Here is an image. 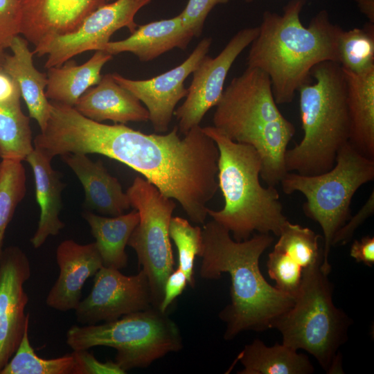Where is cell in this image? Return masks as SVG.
I'll return each instance as SVG.
<instances>
[{
    "mask_svg": "<svg viewBox=\"0 0 374 374\" xmlns=\"http://www.w3.org/2000/svg\"><path fill=\"white\" fill-rule=\"evenodd\" d=\"M178 130L175 126L165 134H145L77 112L64 126L62 146L66 153L99 154L124 163L177 200L192 222L204 224L206 205L218 189V148L199 125L182 139Z\"/></svg>",
    "mask_w": 374,
    "mask_h": 374,
    "instance_id": "6da1fadb",
    "label": "cell"
},
{
    "mask_svg": "<svg viewBox=\"0 0 374 374\" xmlns=\"http://www.w3.org/2000/svg\"><path fill=\"white\" fill-rule=\"evenodd\" d=\"M202 235L201 277L217 279L227 273L231 280V303L219 314L226 323L224 339L231 340L242 331L273 328L294 302V298L269 284L259 267L260 258L274 238L258 233L236 241L213 220L203 226Z\"/></svg>",
    "mask_w": 374,
    "mask_h": 374,
    "instance_id": "7a4b0ae2",
    "label": "cell"
},
{
    "mask_svg": "<svg viewBox=\"0 0 374 374\" xmlns=\"http://www.w3.org/2000/svg\"><path fill=\"white\" fill-rule=\"evenodd\" d=\"M305 3L291 0L282 15L265 11L251 44L247 65L268 75L277 105L292 103L299 89L310 82L315 65L326 61L339 63L343 29L330 21L325 10L304 26L300 14Z\"/></svg>",
    "mask_w": 374,
    "mask_h": 374,
    "instance_id": "3957f363",
    "label": "cell"
},
{
    "mask_svg": "<svg viewBox=\"0 0 374 374\" xmlns=\"http://www.w3.org/2000/svg\"><path fill=\"white\" fill-rule=\"evenodd\" d=\"M215 107L213 126L231 140L254 148L262 179L270 186L279 184L287 172L285 152L296 130L278 109L268 75L248 66L224 89Z\"/></svg>",
    "mask_w": 374,
    "mask_h": 374,
    "instance_id": "277c9868",
    "label": "cell"
},
{
    "mask_svg": "<svg viewBox=\"0 0 374 374\" xmlns=\"http://www.w3.org/2000/svg\"><path fill=\"white\" fill-rule=\"evenodd\" d=\"M202 130L218 148L217 182L224 199L221 210L208 208V215L236 241L255 231L278 236L287 220L275 186L260 184L262 163L256 150L231 140L214 126Z\"/></svg>",
    "mask_w": 374,
    "mask_h": 374,
    "instance_id": "5b68a950",
    "label": "cell"
},
{
    "mask_svg": "<svg viewBox=\"0 0 374 374\" xmlns=\"http://www.w3.org/2000/svg\"><path fill=\"white\" fill-rule=\"evenodd\" d=\"M314 83H305L299 91L303 136L287 149V172L315 175L330 170L339 149L349 141L350 120L344 72L336 62L315 65L310 73Z\"/></svg>",
    "mask_w": 374,
    "mask_h": 374,
    "instance_id": "8992f818",
    "label": "cell"
},
{
    "mask_svg": "<svg viewBox=\"0 0 374 374\" xmlns=\"http://www.w3.org/2000/svg\"><path fill=\"white\" fill-rule=\"evenodd\" d=\"M322 260L303 269L299 290L292 307L281 315L273 328L282 344L312 355L328 373L341 357L339 349L348 339L353 320L332 300V283L321 268Z\"/></svg>",
    "mask_w": 374,
    "mask_h": 374,
    "instance_id": "52a82bcc",
    "label": "cell"
},
{
    "mask_svg": "<svg viewBox=\"0 0 374 374\" xmlns=\"http://www.w3.org/2000/svg\"><path fill=\"white\" fill-rule=\"evenodd\" d=\"M374 179V159L361 154L348 141L338 151L334 166L328 171L303 175L287 172L280 184L287 195L295 192L306 198L305 215L317 222L323 233L324 248L321 268L329 274V253L335 233L350 218L353 195L364 184Z\"/></svg>",
    "mask_w": 374,
    "mask_h": 374,
    "instance_id": "ba28073f",
    "label": "cell"
},
{
    "mask_svg": "<svg viewBox=\"0 0 374 374\" xmlns=\"http://www.w3.org/2000/svg\"><path fill=\"white\" fill-rule=\"evenodd\" d=\"M66 344L73 350L107 346L116 350L115 362L127 373L145 368L154 361L183 348L177 324L166 312L151 307L102 324L72 326Z\"/></svg>",
    "mask_w": 374,
    "mask_h": 374,
    "instance_id": "9c48e42d",
    "label": "cell"
},
{
    "mask_svg": "<svg viewBox=\"0 0 374 374\" xmlns=\"http://www.w3.org/2000/svg\"><path fill=\"white\" fill-rule=\"evenodd\" d=\"M139 221L127 242L136 253L139 265L150 285L152 305L159 308L163 286L174 270L169 225L175 202L145 178L137 176L126 192Z\"/></svg>",
    "mask_w": 374,
    "mask_h": 374,
    "instance_id": "30bf717a",
    "label": "cell"
},
{
    "mask_svg": "<svg viewBox=\"0 0 374 374\" xmlns=\"http://www.w3.org/2000/svg\"><path fill=\"white\" fill-rule=\"evenodd\" d=\"M151 0H116L100 6L82 21L73 32L55 37L35 47L33 53L48 55L44 67L59 66L73 57L88 51H100L121 28L133 33L137 12Z\"/></svg>",
    "mask_w": 374,
    "mask_h": 374,
    "instance_id": "8fae6325",
    "label": "cell"
},
{
    "mask_svg": "<svg viewBox=\"0 0 374 374\" xmlns=\"http://www.w3.org/2000/svg\"><path fill=\"white\" fill-rule=\"evenodd\" d=\"M151 307L154 306L150 285L142 269L136 275L125 276L119 269L103 266L94 276L90 293L80 301L75 314L79 323L94 325Z\"/></svg>",
    "mask_w": 374,
    "mask_h": 374,
    "instance_id": "7c38bea8",
    "label": "cell"
},
{
    "mask_svg": "<svg viewBox=\"0 0 374 374\" xmlns=\"http://www.w3.org/2000/svg\"><path fill=\"white\" fill-rule=\"evenodd\" d=\"M258 34V27L242 29L215 57L206 55L201 60L192 73L186 100L174 112L181 134L185 135L191 128L199 125L206 113L217 105L231 66Z\"/></svg>",
    "mask_w": 374,
    "mask_h": 374,
    "instance_id": "4fadbf2b",
    "label": "cell"
},
{
    "mask_svg": "<svg viewBox=\"0 0 374 374\" xmlns=\"http://www.w3.org/2000/svg\"><path fill=\"white\" fill-rule=\"evenodd\" d=\"M30 275V261L19 247L3 249L0 258V372L29 328L30 315L25 313L29 299L24 285Z\"/></svg>",
    "mask_w": 374,
    "mask_h": 374,
    "instance_id": "5bb4252c",
    "label": "cell"
},
{
    "mask_svg": "<svg viewBox=\"0 0 374 374\" xmlns=\"http://www.w3.org/2000/svg\"><path fill=\"white\" fill-rule=\"evenodd\" d=\"M212 39H202L191 54L177 66L148 80H131L112 73L115 81L145 105L155 132L168 130L177 103L186 96L184 82L208 52Z\"/></svg>",
    "mask_w": 374,
    "mask_h": 374,
    "instance_id": "9a60e30c",
    "label": "cell"
},
{
    "mask_svg": "<svg viewBox=\"0 0 374 374\" xmlns=\"http://www.w3.org/2000/svg\"><path fill=\"white\" fill-rule=\"evenodd\" d=\"M105 0H20L19 35L35 46L75 31Z\"/></svg>",
    "mask_w": 374,
    "mask_h": 374,
    "instance_id": "2e32d148",
    "label": "cell"
},
{
    "mask_svg": "<svg viewBox=\"0 0 374 374\" xmlns=\"http://www.w3.org/2000/svg\"><path fill=\"white\" fill-rule=\"evenodd\" d=\"M59 276L46 299L47 306L60 312L75 310L84 284L103 267L95 242L79 244L68 239L56 249Z\"/></svg>",
    "mask_w": 374,
    "mask_h": 374,
    "instance_id": "e0dca14e",
    "label": "cell"
},
{
    "mask_svg": "<svg viewBox=\"0 0 374 374\" xmlns=\"http://www.w3.org/2000/svg\"><path fill=\"white\" fill-rule=\"evenodd\" d=\"M61 157L82 185L87 208L114 217L130 208L128 196L121 183L109 173L101 161H93L84 154Z\"/></svg>",
    "mask_w": 374,
    "mask_h": 374,
    "instance_id": "ac0fdd59",
    "label": "cell"
},
{
    "mask_svg": "<svg viewBox=\"0 0 374 374\" xmlns=\"http://www.w3.org/2000/svg\"><path fill=\"white\" fill-rule=\"evenodd\" d=\"M73 107L84 116L100 123L109 120L125 124L150 119L148 109L134 95L118 84L112 73L102 76Z\"/></svg>",
    "mask_w": 374,
    "mask_h": 374,
    "instance_id": "d6986e66",
    "label": "cell"
},
{
    "mask_svg": "<svg viewBox=\"0 0 374 374\" xmlns=\"http://www.w3.org/2000/svg\"><path fill=\"white\" fill-rule=\"evenodd\" d=\"M193 34L177 16L138 26L127 38L109 42L100 51L112 55L129 52L141 61L148 62L175 48L186 49Z\"/></svg>",
    "mask_w": 374,
    "mask_h": 374,
    "instance_id": "ffe728a7",
    "label": "cell"
},
{
    "mask_svg": "<svg viewBox=\"0 0 374 374\" xmlns=\"http://www.w3.org/2000/svg\"><path fill=\"white\" fill-rule=\"evenodd\" d=\"M51 161L35 148L26 159L33 170L36 199L40 209L37 228L30 239L35 249L42 247L49 236L59 234L64 227L60 218L64 184L59 172L53 168Z\"/></svg>",
    "mask_w": 374,
    "mask_h": 374,
    "instance_id": "44dd1931",
    "label": "cell"
},
{
    "mask_svg": "<svg viewBox=\"0 0 374 374\" xmlns=\"http://www.w3.org/2000/svg\"><path fill=\"white\" fill-rule=\"evenodd\" d=\"M12 55L6 54L3 69L18 83L29 117L35 119L44 130L49 116L50 102L45 94L47 75L39 71L33 64V52L28 42L20 35L16 36L9 47Z\"/></svg>",
    "mask_w": 374,
    "mask_h": 374,
    "instance_id": "7402d4cb",
    "label": "cell"
},
{
    "mask_svg": "<svg viewBox=\"0 0 374 374\" xmlns=\"http://www.w3.org/2000/svg\"><path fill=\"white\" fill-rule=\"evenodd\" d=\"M343 71L347 84L348 141L361 154L374 159V69L362 74Z\"/></svg>",
    "mask_w": 374,
    "mask_h": 374,
    "instance_id": "603a6c76",
    "label": "cell"
},
{
    "mask_svg": "<svg viewBox=\"0 0 374 374\" xmlns=\"http://www.w3.org/2000/svg\"><path fill=\"white\" fill-rule=\"evenodd\" d=\"M112 57L103 51H96L92 57L81 65L69 60L61 66L48 69L46 98L53 102L74 107L89 89L100 82L101 70Z\"/></svg>",
    "mask_w": 374,
    "mask_h": 374,
    "instance_id": "cb8c5ba5",
    "label": "cell"
},
{
    "mask_svg": "<svg viewBox=\"0 0 374 374\" xmlns=\"http://www.w3.org/2000/svg\"><path fill=\"white\" fill-rule=\"evenodd\" d=\"M88 223L102 259L103 266L121 269L127 265L125 247L139 221L135 209L114 217L96 215L90 211L82 213Z\"/></svg>",
    "mask_w": 374,
    "mask_h": 374,
    "instance_id": "d4e9b609",
    "label": "cell"
},
{
    "mask_svg": "<svg viewBox=\"0 0 374 374\" xmlns=\"http://www.w3.org/2000/svg\"><path fill=\"white\" fill-rule=\"evenodd\" d=\"M243 368L239 374H310L314 371L308 357L283 344L267 346L254 339L238 354Z\"/></svg>",
    "mask_w": 374,
    "mask_h": 374,
    "instance_id": "484cf974",
    "label": "cell"
},
{
    "mask_svg": "<svg viewBox=\"0 0 374 374\" xmlns=\"http://www.w3.org/2000/svg\"><path fill=\"white\" fill-rule=\"evenodd\" d=\"M30 117L21 110V103L0 106V158L26 161L34 150Z\"/></svg>",
    "mask_w": 374,
    "mask_h": 374,
    "instance_id": "4316f807",
    "label": "cell"
},
{
    "mask_svg": "<svg viewBox=\"0 0 374 374\" xmlns=\"http://www.w3.org/2000/svg\"><path fill=\"white\" fill-rule=\"evenodd\" d=\"M339 64L347 71L364 73L374 69V24L344 30L339 38Z\"/></svg>",
    "mask_w": 374,
    "mask_h": 374,
    "instance_id": "83f0119b",
    "label": "cell"
},
{
    "mask_svg": "<svg viewBox=\"0 0 374 374\" xmlns=\"http://www.w3.org/2000/svg\"><path fill=\"white\" fill-rule=\"evenodd\" d=\"M28 328L0 374H73L75 360L72 353L53 359L39 357L30 344Z\"/></svg>",
    "mask_w": 374,
    "mask_h": 374,
    "instance_id": "f1b7e54d",
    "label": "cell"
},
{
    "mask_svg": "<svg viewBox=\"0 0 374 374\" xmlns=\"http://www.w3.org/2000/svg\"><path fill=\"white\" fill-rule=\"evenodd\" d=\"M26 193V175L21 161L0 162V258L6 230Z\"/></svg>",
    "mask_w": 374,
    "mask_h": 374,
    "instance_id": "f546056e",
    "label": "cell"
},
{
    "mask_svg": "<svg viewBox=\"0 0 374 374\" xmlns=\"http://www.w3.org/2000/svg\"><path fill=\"white\" fill-rule=\"evenodd\" d=\"M321 236L314 231L288 220L284 224L274 249L282 252L303 269L323 258Z\"/></svg>",
    "mask_w": 374,
    "mask_h": 374,
    "instance_id": "4dcf8cb0",
    "label": "cell"
},
{
    "mask_svg": "<svg viewBox=\"0 0 374 374\" xmlns=\"http://www.w3.org/2000/svg\"><path fill=\"white\" fill-rule=\"evenodd\" d=\"M169 235L177 249L178 268L185 274L188 284L193 287L195 258L200 256L203 249L202 229L191 225L183 217H172Z\"/></svg>",
    "mask_w": 374,
    "mask_h": 374,
    "instance_id": "1f68e13d",
    "label": "cell"
},
{
    "mask_svg": "<svg viewBox=\"0 0 374 374\" xmlns=\"http://www.w3.org/2000/svg\"><path fill=\"white\" fill-rule=\"evenodd\" d=\"M267 266L269 277L276 283L274 287L294 299L301 285L303 268L274 249L268 255Z\"/></svg>",
    "mask_w": 374,
    "mask_h": 374,
    "instance_id": "d6a6232c",
    "label": "cell"
},
{
    "mask_svg": "<svg viewBox=\"0 0 374 374\" xmlns=\"http://www.w3.org/2000/svg\"><path fill=\"white\" fill-rule=\"evenodd\" d=\"M20 0H0V46L9 48L13 39L19 35Z\"/></svg>",
    "mask_w": 374,
    "mask_h": 374,
    "instance_id": "836d02e7",
    "label": "cell"
},
{
    "mask_svg": "<svg viewBox=\"0 0 374 374\" xmlns=\"http://www.w3.org/2000/svg\"><path fill=\"white\" fill-rule=\"evenodd\" d=\"M229 0H189L184 10L179 14L184 26L193 34L199 37L204 21L215 6L226 3Z\"/></svg>",
    "mask_w": 374,
    "mask_h": 374,
    "instance_id": "e575fe53",
    "label": "cell"
},
{
    "mask_svg": "<svg viewBox=\"0 0 374 374\" xmlns=\"http://www.w3.org/2000/svg\"><path fill=\"white\" fill-rule=\"evenodd\" d=\"M75 360L73 374H125L115 362H102L88 350H73Z\"/></svg>",
    "mask_w": 374,
    "mask_h": 374,
    "instance_id": "d590c367",
    "label": "cell"
},
{
    "mask_svg": "<svg viewBox=\"0 0 374 374\" xmlns=\"http://www.w3.org/2000/svg\"><path fill=\"white\" fill-rule=\"evenodd\" d=\"M374 212V191L362 206L361 209L355 215L350 217L346 223L335 233L332 247L346 244L353 237L355 230Z\"/></svg>",
    "mask_w": 374,
    "mask_h": 374,
    "instance_id": "8d00e7d4",
    "label": "cell"
},
{
    "mask_svg": "<svg viewBox=\"0 0 374 374\" xmlns=\"http://www.w3.org/2000/svg\"><path fill=\"white\" fill-rule=\"evenodd\" d=\"M188 284L185 274L178 267L174 269L167 277L163 292V299L159 309L166 312L167 309L175 300L182 294Z\"/></svg>",
    "mask_w": 374,
    "mask_h": 374,
    "instance_id": "74e56055",
    "label": "cell"
},
{
    "mask_svg": "<svg viewBox=\"0 0 374 374\" xmlns=\"http://www.w3.org/2000/svg\"><path fill=\"white\" fill-rule=\"evenodd\" d=\"M21 97L17 82L0 67V106L19 104Z\"/></svg>",
    "mask_w": 374,
    "mask_h": 374,
    "instance_id": "f35d334b",
    "label": "cell"
},
{
    "mask_svg": "<svg viewBox=\"0 0 374 374\" xmlns=\"http://www.w3.org/2000/svg\"><path fill=\"white\" fill-rule=\"evenodd\" d=\"M350 256L357 262H363L368 267L374 265V238L364 236L360 240H355L351 245Z\"/></svg>",
    "mask_w": 374,
    "mask_h": 374,
    "instance_id": "ab89813d",
    "label": "cell"
},
{
    "mask_svg": "<svg viewBox=\"0 0 374 374\" xmlns=\"http://www.w3.org/2000/svg\"><path fill=\"white\" fill-rule=\"evenodd\" d=\"M359 9L368 19L370 23L374 24V0H355Z\"/></svg>",
    "mask_w": 374,
    "mask_h": 374,
    "instance_id": "60d3db41",
    "label": "cell"
},
{
    "mask_svg": "<svg viewBox=\"0 0 374 374\" xmlns=\"http://www.w3.org/2000/svg\"><path fill=\"white\" fill-rule=\"evenodd\" d=\"M6 55L5 49L0 46V67L3 66Z\"/></svg>",
    "mask_w": 374,
    "mask_h": 374,
    "instance_id": "b9f144b4",
    "label": "cell"
},
{
    "mask_svg": "<svg viewBox=\"0 0 374 374\" xmlns=\"http://www.w3.org/2000/svg\"><path fill=\"white\" fill-rule=\"evenodd\" d=\"M105 1H106V2L107 3V2H109V1H112V0H105Z\"/></svg>",
    "mask_w": 374,
    "mask_h": 374,
    "instance_id": "7bdbcfd3",
    "label": "cell"
},
{
    "mask_svg": "<svg viewBox=\"0 0 374 374\" xmlns=\"http://www.w3.org/2000/svg\"><path fill=\"white\" fill-rule=\"evenodd\" d=\"M247 1H251V0H247Z\"/></svg>",
    "mask_w": 374,
    "mask_h": 374,
    "instance_id": "ee69618b",
    "label": "cell"
}]
</instances>
